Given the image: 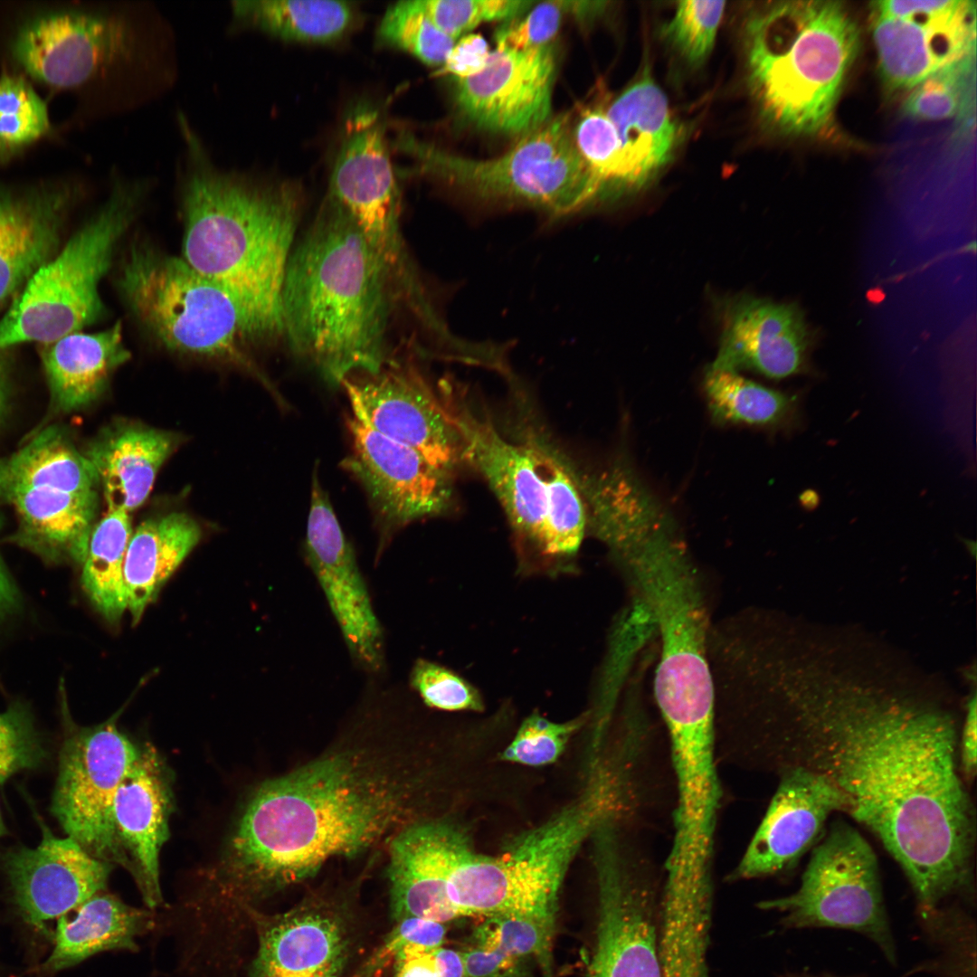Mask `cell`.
I'll use <instances>...</instances> for the list:
<instances>
[{
  "label": "cell",
  "mask_w": 977,
  "mask_h": 977,
  "mask_svg": "<svg viewBox=\"0 0 977 977\" xmlns=\"http://www.w3.org/2000/svg\"><path fill=\"white\" fill-rule=\"evenodd\" d=\"M959 735L942 712L897 703L792 699L764 730L754 771L801 768L848 800L847 814L880 841L919 904L970 887L975 811L959 769Z\"/></svg>",
  "instance_id": "6da1fadb"
},
{
  "label": "cell",
  "mask_w": 977,
  "mask_h": 977,
  "mask_svg": "<svg viewBox=\"0 0 977 977\" xmlns=\"http://www.w3.org/2000/svg\"><path fill=\"white\" fill-rule=\"evenodd\" d=\"M366 716L256 788L215 877L223 898L250 906L429 819L422 814L429 773L405 721Z\"/></svg>",
  "instance_id": "7a4b0ae2"
},
{
  "label": "cell",
  "mask_w": 977,
  "mask_h": 977,
  "mask_svg": "<svg viewBox=\"0 0 977 977\" xmlns=\"http://www.w3.org/2000/svg\"><path fill=\"white\" fill-rule=\"evenodd\" d=\"M398 304L378 259L350 213L326 195L295 242L281 292L283 338L332 386L379 371L393 357Z\"/></svg>",
  "instance_id": "3957f363"
},
{
  "label": "cell",
  "mask_w": 977,
  "mask_h": 977,
  "mask_svg": "<svg viewBox=\"0 0 977 977\" xmlns=\"http://www.w3.org/2000/svg\"><path fill=\"white\" fill-rule=\"evenodd\" d=\"M185 130L189 160L181 190V257L233 298L254 344L283 338L281 292L301 215L300 192L290 183L216 167Z\"/></svg>",
  "instance_id": "277c9868"
},
{
  "label": "cell",
  "mask_w": 977,
  "mask_h": 977,
  "mask_svg": "<svg viewBox=\"0 0 977 977\" xmlns=\"http://www.w3.org/2000/svg\"><path fill=\"white\" fill-rule=\"evenodd\" d=\"M745 34L749 81L764 119L786 135L825 133L861 43L846 5L770 3L751 15Z\"/></svg>",
  "instance_id": "5b68a950"
},
{
  "label": "cell",
  "mask_w": 977,
  "mask_h": 977,
  "mask_svg": "<svg viewBox=\"0 0 977 977\" xmlns=\"http://www.w3.org/2000/svg\"><path fill=\"white\" fill-rule=\"evenodd\" d=\"M116 282L132 318L162 347L238 368L272 389L248 352L254 343L236 301L181 256L135 242Z\"/></svg>",
  "instance_id": "8992f818"
},
{
  "label": "cell",
  "mask_w": 977,
  "mask_h": 977,
  "mask_svg": "<svg viewBox=\"0 0 977 977\" xmlns=\"http://www.w3.org/2000/svg\"><path fill=\"white\" fill-rule=\"evenodd\" d=\"M394 147L417 169L488 202L562 217L585 207L603 189L579 153L568 114L549 119L504 154L488 159L455 155L400 133Z\"/></svg>",
  "instance_id": "52a82bcc"
},
{
  "label": "cell",
  "mask_w": 977,
  "mask_h": 977,
  "mask_svg": "<svg viewBox=\"0 0 977 977\" xmlns=\"http://www.w3.org/2000/svg\"><path fill=\"white\" fill-rule=\"evenodd\" d=\"M149 188L144 178L113 181L100 209L30 278L0 319V351L51 343L102 318L100 283Z\"/></svg>",
  "instance_id": "ba28073f"
},
{
  "label": "cell",
  "mask_w": 977,
  "mask_h": 977,
  "mask_svg": "<svg viewBox=\"0 0 977 977\" xmlns=\"http://www.w3.org/2000/svg\"><path fill=\"white\" fill-rule=\"evenodd\" d=\"M590 784L578 802L522 834L498 856L470 852L451 871L448 897L460 916L555 919L563 880L583 840L611 815Z\"/></svg>",
  "instance_id": "9c48e42d"
},
{
  "label": "cell",
  "mask_w": 977,
  "mask_h": 977,
  "mask_svg": "<svg viewBox=\"0 0 977 977\" xmlns=\"http://www.w3.org/2000/svg\"><path fill=\"white\" fill-rule=\"evenodd\" d=\"M628 827L607 820L594 830L599 922L589 977H661L656 864L641 830Z\"/></svg>",
  "instance_id": "30bf717a"
},
{
  "label": "cell",
  "mask_w": 977,
  "mask_h": 977,
  "mask_svg": "<svg viewBox=\"0 0 977 977\" xmlns=\"http://www.w3.org/2000/svg\"><path fill=\"white\" fill-rule=\"evenodd\" d=\"M760 907L783 913L784 923L792 927H837L866 934L894 957L876 854L844 820L830 824L811 849L798 889L763 901Z\"/></svg>",
  "instance_id": "8fae6325"
},
{
  "label": "cell",
  "mask_w": 977,
  "mask_h": 977,
  "mask_svg": "<svg viewBox=\"0 0 977 977\" xmlns=\"http://www.w3.org/2000/svg\"><path fill=\"white\" fill-rule=\"evenodd\" d=\"M878 73L891 91L912 90L975 54L976 2L880 0L870 5Z\"/></svg>",
  "instance_id": "7c38bea8"
},
{
  "label": "cell",
  "mask_w": 977,
  "mask_h": 977,
  "mask_svg": "<svg viewBox=\"0 0 977 977\" xmlns=\"http://www.w3.org/2000/svg\"><path fill=\"white\" fill-rule=\"evenodd\" d=\"M139 752L112 722L74 731L61 751L52 811L68 837L109 864L118 861L113 802Z\"/></svg>",
  "instance_id": "4fadbf2b"
},
{
  "label": "cell",
  "mask_w": 977,
  "mask_h": 977,
  "mask_svg": "<svg viewBox=\"0 0 977 977\" xmlns=\"http://www.w3.org/2000/svg\"><path fill=\"white\" fill-rule=\"evenodd\" d=\"M351 413L371 428L422 455L451 475L463 461L460 436L440 397L413 364L392 359L379 371L341 385Z\"/></svg>",
  "instance_id": "5bb4252c"
},
{
  "label": "cell",
  "mask_w": 977,
  "mask_h": 977,
  "mask_svg": "<svg viewBox=\"0 0 977 977\" xmlns=\"http://www.w3.org/2000/svg\"><path fill=\"white\" fill-rule=\"evenodd\" d=\"M351 451L341 466L362 485L375 515L381 547L408 525L443 513L451 499V475L414 449L379 433L352 413Z\"/></svg>",
  "instance_id": "9a60e30c"
},
{
  "label": "cell",
  "mask_w": 977,
  "mask_h": 977,
  "mask_svg": "<svg viewBox=\"0 0 977 977\" xmlns=\"http://www.w3.org/2000/svg\"><path fill=\"white\" fill-rule=\"evenodd\" d=\"M133 46L128 22L117 14L61 9L35 14L16 30L14 60L33 79L56 89L81 86Z\"/></svg>",
  "instance_id": "2e32d148"
},
{
  "label": "cell",
  "mask_w": 977,
  "mask_h": 977,
  "mask_svg": "<svg viewBox=\"0 0 977 977\" xmlns=\"http://www.w3.org/2000/svg\"><path fill=\"white\" fill-rule=\"evenodd\" d=\"M304 555L355 665L368 674L384 668V634L355 550L314 469Z\"/></svg>",
  "instance_id": "e0dca14e"
},
{
  "label": "cell",
  "mask_w": 977,
  "mask_h": 977,
  "mask_svg": "<svg viewBox=\"0 0 977 977\" xmlns=\"http://www.w3.org/2000/svg\"><path fill=\"white\" fill-rule=\"evenodd\" d=\"M673 782L672 844L665 868L676 875L712 873L722 790L715 725L664 730Z\"/></svg>",
  "instance_id": "ac0fdd59"
},
{
  "label": "cell",
  "mask_w": 977,
  "mask_h": 977,
  "mask_svg": "<svg viewBox=\"0 0 977 977\" xmlns=\"http://www.w3.org/2000/svg\"><path fill=\"white\" fill-rule=\"evenodd\" d=\"M344 905L312 895L282 914L249 910L258 947L245 977H344L354 937Z\"/></svg>",
  "instance_id": "d6986e66"
},
{
  "label": "cell",
  "mask_w": 977,
  "mask_h": 977,
  "mask_svg": "<svg viewBox=\"0 0 977 977\" xmlns=\"http://www.w3.org/2000/svg\"><path fill=\"white\" fill-rule=\"evenodd\" d=\"M555 71L551 45L496 48L481 72L456 81L457 107L480 129L525 135L550 119Z\"/></svg>",
  "instance_id": "ffe728a7"
},
{
  "label": "cell",
  "mask_w": 977,
  "mask_h": 977,
  "mask_svg": "<svg viewBox=\"0 0 977 977\" xmlns=\"http://www.w3.org/2000/svg\"><path fill=\"white\" fill-rule=\"evenodd\" d=\"M777 777L774 794L729 876L732 880L791 869L822 837L828 819L835 812H848V800L825 778L801 768Z\"/></svg>",
  "instance_id": "44dd1931"
},
{
  "label": "cell",
  "mask_w": 977,
  "mask_h": 977,
  "mask_svg": "<svg viewBox=\"0 0 977 977\" xmlns=\"http://www.w3.org/2000/svg\"><path fill=\"white\" fill-rule=\"evenodd\" d=\"M391 915L397 922L421 918L445 924L461 917L447 894L449 877L473 848L449 821L429 818L395 835L386 845Z\"/></svg>",
  "instance_id": "7402d4cb"
},
{
  "label": "cell",
  "mask_w": 977,
  "mask_h": 977,
  "mask_svg": "<svg viewBox=\"0 0 977 977\" xmlns=\"http://www.w3.org/2000/svg\"><path fill=\"white\" fill-rule=\"evenodd\" d=\"M172 792L166 767L152 745L121 781L111 811L117 863L128 870L150 909L163 901L159 853L168 837Z\"/></svg>",
  "instance_id": "603a6c76"
},
{
  "label": "cell",
  "mask_w": 977,
  "mask_h": 977,
  "mask_svg": "<svg viewBox=\"0 0 977 977\" xmlns=\"http://www.w3.org/2000/svg\"><path fill=\"white\" fill-rule=\"evenodd\" d=\"M441 399L461 442L463 460L485 478L513 527L538 543L545 517L543 481L525 446L505 440L460 394L442 384Z\"/></svg>",
  "instance_id": "cb8c5ba5"
},
{
  "label": "cell",
  "mask_w": 977,
  "mask_h": 977,
  "mask_svg": "<svg viewBox=\"0 0 977 977\" xmlns=\"http://www.w3.org/2000/svg\"><path fill=\"white\" fill-rule=\"evenodd\" d=\"M5 865L22 915L42 930L47 920L65 915L103 891L111 869L73 839L55 837L46 828L36 848L8 854Z\"/></svg>",
  "instance_id": "d4e9b609"
},
{
  "label": "cell",
  "mask_w": 977,
  "mask_h": 977,
  "mask_svg": "<svg viewBox=\"0 0 977 977\" xmlns=\"http://www.w3.org/2000/svg\"><path fill=\"white\" fill-rule=\"evenodd\" d=\"M810 333L793 305L738 297L723 305L719 349L709 367L783 379L806 368Z\"/></svg>",
  "instance_id": "484cf974"
},
{
  "label": "cell",
  "mask_w": 977,
  "mask_h": 977,
  "mask_svg": "<svg viewBox=\"0 0 977 977\" xmlns=\"http://www.w3.org/2000/svg\"><path fill=\"white\" fill-rule=\"evenodd\" d=\"M79 187L67 182L0 185V307L57 251Z\"/></svg>",
  "instance_id": "4316f807"
},
{
  "label": "cell",
  "mask_w": 977,
  "mask_h": 977,
  "mask_svg": "<svg viewBox=\"0 0 977 977\" xmlns=\"http://www.w3.org/2000/svg\"><path fill=\"white\" fill-rule=\"evenodd\" d=\"M0 503L16 515L12 543L49 564L81 565L96 524L98 492L79 494L48 484L11 486L0 488Z\"/></svg>",
  "instance_id": "83f0119b"
},
{
  "label": "cell",
  "mask_w": 977,
  "mask_h": 977,
  "mask_svg": "<svg viewBox=\"0 0 977 977\" xmlns=\"http://www.w3.org/2000/svg\"><path fill=\"white\" fill-rule=\"evenodd\" d=\"M177 442L171 432L132 423L110 426L100 434L84 453L95 469L108 509L129 513L139 507Z\"/></svg>",
  "instance_id": "f1b7e54d"
},
{
  "label": "cell",
  "mask_w": 977,
  "mask_h": 977,
  "mask_svg": "<svg viewBox=\"0 0 977 977\" xmlns=\"http://www.w3.org/2000/svg\"><path fill=\"white\" fill-rule=\"evenodd\" d=\"M621 146L618 187L638 188L670 159L678 130L660 88L643 77L625 89L607 108Z\"/></svg>",
  "instance_id": "f546056e"
},
{
  "label": "cell",
  "mask_w": 977,
  "mask_h": 977,
  "mask_svg": "<svg viewBox=\"0 0 977 977\" xmlns=\"http://www.w3.org/2000/svg\"><path fill=\"white\" fill-rule=\"evenodd\" d=\"M51 404L68 413L92 403L131 356L120 321L97 333L76 332L41 345Z\"/></svg>",
  "instance_id": "4dcf8cb0"
},
{
  "label": "cell",
  "mask_w": 977,
  "mask_h": 977,
  "mask_svg": "<svg viewBox=\"0 0 977 977\" xmlns=\"http://www.w3.org/2000/svg\"><path fill=\"white\" fill-rule=\"evenodd\" d=\"M199 524L183 512H171L141 522L128 542L124 578L128 611L137 623L161 588L196 546Z\"/></svg>",
  "instance_id": "1f68e13d"
},
{
  "label": "cell",
  "mask_w": 977,
  "mask_h": 977,
  "mask_svg": "<svg viewBox=\"0 0 977 977\" xmlns=\"http://www.w3.org/2000/svg\"><path fill=\"white\" fill-rule=\"evenodd\" d=\"M76 909L71 920L59 917L54 949L44 970L61 971L104 951H136L137 938L154 925L149 911L128 906L102 891Z\"/></svg>",
  "instance_id": "d6a6232c"
},
{
  "label": "cell",
  "mask_w": 977,
  "mask_h": 977,
  "mask_svg": "<svg viewBox=\"0 0 977 977\" xmlns=\"http://www.w3.org/2000/svg\"><path fill=\"white\" fill-rule=\"evenodd\" d=\"M52 485L84 494L98 492L95 469L58 426L41 430L21 449L0 458V488Z\"/></svg>",
  "instance_id": "836d02e7"
},
{
  "label": "cell",
  "mask_w": 977,
  "mask_h": 977,
  "mask_svg": "<svg viewBox=\"0 0 977 977\" xmlns=\"http://www.w3.org/2000/svg\"><path fill=\"white\" fill-rule=\"evenodd\" d=\"M233 20L281 40L327 43L353 27L356 13L349 2L335 0H253L232 3Z\"/></svg>",
  "instance_id": "e575fe53"
},
{
  "label": "cell",
  "mask_w": 977,
  "mask_h": 977,
  "mask_svg": "<svg viewBox=\"0 0 977 977\" xmlns=\"http://www.w3.org/2000/svg\"><path fill=\"white\" fill-rule=\"evenodd\" d=\"M132 532L129 513L108 509L93 526L81 564L82 588L110 622H118L128 611L124 564Z\"/></svg>",
  "instance_id": "d590c367"
},
{
  "label": "cell",
  "mask_w": 977,
  "mask_h": 977,
  "mask_svg": "<svg viewBox=\"0 0 977 977\" xmlns=\"http://www.w3.org/2000/svg\"><path fill=\"white\" fill-rule=\"evenodd\" d=\"M703 388L710 415L717 423L781 428L798 421L796 395L764 386L736 372L709 367Z\"/></svg>",
  "instance_id": "8d00e7d4"
},
{
  "label": "cell",
  "mask_w": 977,
  "mask_h": 977,
  "mask_svg": "<svg viewBox=\"0 0 977 977\" xmlns=\"http://www.w3.org/2000/svg\"><path fill=\"white\" fill-rule=\"evenodd\" d=\"M525 446L545 489V517L538 544L549 555L572 554L579 548L587 523L579 488L549 449L533 440Z\"/></svg>",
  "instance_id": "74e56055"
},
{
  "label": "cell",
  "mask_w": 977,
  "mask_h": 977,
  "mask_svg": "<svg viewBox=\"0 0 977 977\" xmlns=\"http://www.w3.org/2000/svg\"><path fill=\"white\" fill-rule=\"evenodd\" d=\"M51 122L45 102L21 75H0V164L20 155L47 135Z\"/></svg>",
  "instance_id": "f35d334b"
},
{
  "label": "cell",
  "mask_w": 977,
  "mask_h": 977,
  "mask_svg": "<svg viewBox=\"0 0 977 977\" xmlns=\"http://www.w3.org/2000/svg\"><path fill=\"white\" fill-rule=\"evenodd\" d=\"M975 54L948 65L912 89L903 114L915 120L951 119L969 109L974 90Z\"/></svg>",
  "instance_id": "ab89813d"
},
{
  "label": "cell",
  "mask_w": 977,
  "mask_h": 977,
  "mask_svg": "<svg viewBox=\"0 0 977 977\" xmlns=\"http://www.w3.org/2000/svg\"><path fill=\"white\" fill-rule=\"evenodd\" d=\"M377 36L384 44L406 52L425 64L440 67L456 42L434 25L419 0L392 5L381 20Z\"/></svg>",
  "instance_id": "60d3db41"
},
{
  "label": "cell",
  "mask_w": 977,
  "mask_h": 977,
  "mask_svg": "<svg viewBox=\"0 0 977 977\" xmlns=\"http://www.w3.org/2000/svg\"><path fill=\"white\" fill-rule=\"evenodd\" d=\"M723 1H680L663 35L693 65L707 58L725 11Z\"/></svg>",
  "instance_id": "b9f144b4"
},
{
  "label": "cell",
  "mask_w": 977,
  "mask_h": 977,
  "mask_svg": "<svg viewBox=\"0 0 977 977\" xmlns=\"http://www.w3.org/2000/svg\"><path fill=\"white\" fill-rule=\"evenodd\" d=\"M434 25L457 41L478 25L509 21L522 15L534 4L516 0H419Z\"/></svg>",
  "instance_id": "7bdbcfd3"
},
{
  "label": "cell",
  "mask_w": 977,
  "mask_h": 977,
  "mask_svg": "<svg viewBox=\"0 0 977 977\" xmlns=\"http://www.w3.org/2000/svg\"><path fill=\"white\" fill-rule=\"evenodd\" d=\"M485 919L476 933L477 946L520 961L529 956H542L549 947L554 926L552 919L517 915Z\"/></svg>",
  "instance_id": "ee69618b"
},
{
  "label": "cell",
  "mask_w": 977,
  "mask_h": 977,
  "mask_svg": "<svg viewBox=\"0 0 977 977\" xmlns=\"http://www.w3.org/2000/svg\"><path fill=\"white\" fill-rule=\"evenodd\" d=\"M583 724V718L555 723L535 713L522 722L501 759L529 766L552 764Z\"/></svg>",
  "instance_id": "f6af8a7d"
},
{
  "label": "cell",
  "mask_w": 977,
  "mask_h": 977,
  "mask_svg": "<svg viewBox=\"0 0 977 977\" xmlns=\"http://www.w3.org/2000/svg\"><path fill=\"white\" fill-rule=\"evenodd\" d=\"M575 146L604 188L617 186L621 170V146L616 129L602 109L584 110L573 128Z\"/></svg>",
  "instance_id": "bcb514c9"
},
{
  "label": "cell",
  "mask_w": 977,
  "mask_h": 977,
  "mask_svg": "<svg viewBox=\"0 0 977 977\" xmlns=\"http://www.w3.org/2000/svg\"><path fill=\"white\" fill-rule=\"evenodd\" d=\"M409 684L428 707L435 709L480 711L484 708L474 687L436 662L417 659L412 667Z\"/></svg>",
  "instance_id": "7dc6e473"
},
{
  "label": "cell",
  "mask_w": 977,
  "mask_h": 977,
  "mask_svg": "<svg viewBox=\"0 0 977 977\" xmlns=\"http://www.w3.org/2000/svg\"><path fill=\"white\" fill-rule=\"evenodd\" d=\"M44 754L24 705L15 702L0 713V783L18 771L36 767Z\"/></svg>",
  "instance_id": "c3c4849f"
},
{
  "label": "cell",
  "mask_w": 977,
  "mask_h": 977,
  "mask_svg": "<svg viewBox=\"0 0 977 977\" xmlns=\"http://www.w3.org/2000/svg\"><path fill=\"white\" fill-rule=\"evenodd\" d=\"M564 13H567L566 1H546L536 5L526 14L506 21L495 34L496 48L526 51L550 45Z\"/></svg>",
  "instance_id": "681fc988"
},
{
  "label": "cell",
  "mask_w": 977,
  "mask_h": 977,
  "mask_svg": "<svg viewBox=\"0 0 977 977\" xmlns=\"http://www.w3.org/2000/svg\"><path fill=\"white\" fill-rule=\"evenodd\" d=\"M445 934L444 924L435 921L421 918L397 921L355 977L377 976L387 966L393 965L396 955L409 944L427 947L441 946Z\"/></svg>",
  "instance_id": "f907efd6"
},
{
  "label": "cell",
  "mask_w": 977,
  "mask_h": 977,
  "mask_svg": "<svg viewBox=\"0 0 977 977\" xmlns=\"http://www.w3.org/2000/svg\"><path fill=\"white\" fill-rule=\"evenodd\" d=\"M393 977H464L461 953L443 947L407 944L395 957Z\"/></svg>",
  "instance_id": "816d5d0a"
},
{
  "label": "cell",
  "mask_w": 977,
  "mask_h": 977,
  "mask_svg": "<svg viewBox=\"0 0 977 977\" xmlns=\"http://www.w3.org/2000/svg\"><path fill=\"white\" fill-rule=\"evenodd\" d=\"M490 52L488 43L480 34L461 36L454 43L437 72L452 75L456 80L474 76L485 69Z\"/></svg>",
  "instance_id": "f5cc1de1"
},
{
  "label": "cell",
  "mask_w": 977,
  "mask_h": 977,
  "mask_svg": "<svg viewBox=\"0 0 977 977\" xmlns=\"http://www.w3.org/2000/svg\"><path fill=\"white\" fill-rule=\"evenodd\" d=\"M464 977H523L522 961L479 946L461 953Z\"/></svg>",
  "instance_id": "db71d44e"
},
{
  "label": "cell",
  "mask_w": 977,
  "mask_h": 977,
  "mask_svg": "<svg viewBox=\"0 0 977 977\" xmlns=\"http://www.w3.org/2000/svg\"><path fill=\"white\" fill-rule=\"evenodd\" d=\"M975 694L968 701L958 744L959 769L967 786L973 782L977 767V714Z\"/></svg>",
  "instance_id": "11a10c76"
},
{
  "label": "cell",
  "mask_w": 977,
  "mask_h": 977,
  "mask_svg": "<svg viewBox=\"0 0 977 977\" xmlns=\"http://www.w3.org/2000/svg\"><path fill=\"white\" fill-rule=\"evenodd\" d=\"M1 352V351H0ZM8 400L7 375L4 361L0 357V426L5 416Z\"/></svg>",
  "instance_id": "9f6ffc18"
},
{
  "label": "cell",
  "mask_w": 977,
  "mask_h": 977,
  "mask_svg": "<svg viewBox=\"0 0 977 977\" xmlns=\"http://www.w3.org/2000/svg\"><path fill=\"white\" fill-rule=\"evenodd\" d=\"M5 833V828L4 826V823H3V820H2V818H1V814H0V836H2Z\"/></svg>",
  "instance_id": "6f0895ef"
}]
</instances>
